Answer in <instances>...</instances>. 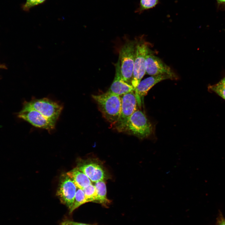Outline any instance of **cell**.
Returning a JSON list of instances; mask_svg holds the SVG:
<instances>
[{"mask_svg": "<svg viewBox=\"0 0 225 225\" xmlns=\"http://www.w3.org/2000/svg\"><path fill=\"white\" fill-rule=\"evenodd\" d=\"M97 193L96 202L106 206L110 203V201L107 197V189L106 184L103 181L95 182L94 185Z\"/></svg>", "mask_w": 225, "mask_h": 225, "instance_id": "obj_14", "label": "cell"}, {"mask_svg": "<svg viewBox=\"0 0 225 225\" xmlns=\"http://www.w3.org/2000/svg\"><path fill=\"white\" fill-rule=\"evenodd\" d=\"M135 52V41H128L122 47L118 59L122 78L124 82L131 85L133 76Z\"/></svg>", "mask_w": 225, "mask_h": 225, "instance_id": "obj_3", "label": "cell"}, {"mask_svg": "<svg viewBox=\"0 0 225 225\" xmlns=\"http://www.w3.org/2000/svg\"><path fill=\"white\" fill-rule=\"evenodd\" d=\"M167 79H173L169 75H160L151 76L141 81L134 91L138 105H141V98L146 95L152 87L159 82Z\"/></svg>", "mask_w": 225, "mask_h": 225, "instance_id": "obj_11", "label": "cell"}, {"mask_svg": "<svg viewBox=\"0 0 225 225\" xmlns=\"http://www.w3.org/2000/svg\"><path fill=\"white\" fill-rule=\"evenodd\" d=\"M135 42V52L132 85L134 90L146 73V57L150 50L143 39H137Z\"/></svg>", "mask_w": 225, "mask_h": 225, "instance_id": "obj_4", "label": "cell"}, {"mask_svg": "<svg viewBox=\"0 0 225 225\" xmlns=\"http://www.w3.org/2000/svg\"><path fill=\"white\" fill-rule=\"evenodd\" d=\"M115 74L114 79L108 91L113 94L120 96L134 91L132 85L124 82L122 78L119 60L116 64Z\"/></svg>", "mask_w": 225, "mask_h": 225, "instance_id": "obj_12", "label": "cell"}, {"mask_svg": "<svg viewBox=\"0 0 225 225\" xmlns=\"http://www.w3.org/2000/svg\"><path fill=\"white\" fill-rule=\"evenodd\" d=\"M25 104L38 111L49 120L56 122L63 107L47 98L33 99Z\"/></svg>", "mask_w": 225, "mask_h": 225, "instance_id": "obj_5", "label": "cell"}, {"mask_svg": "<svg viewBox=\"0 0 225 225\" xmlns=\"http://www.w3.org/2000/svg\"><path fill=\"white\" fill-rule=\"evenodd\" d=\"M121 107L119 118L112 126L118 131L122 132L128 121L137 110L138 103L134 91L122 96Z\"/></svg>", "mask_w": 225, "mask_h": 225, "instance_id": "obj_6", "label": "cell"}, {"mask_svg": "<svg viewBox=\"0 0 225 225\" xmlns=\"http://www.w3.org/2000/svg\"><path fill=\"white\" fill-rule=\"evenodd\" d=\"M218 82L225 87V77L221 79Z\"/></svg>", "mask_w": 225, "mask_h": 225, "instance_id": "obj_22", "label": "cell"}, {"mask_svg": "<svg viewBox=\"0 0 225 225\" xmlns=\"http://www.w3.org/2000/svg\"><path fill=\"white\" fill-rule=\"evenodd\" d=\"M39 0H26L25 3L22 5L23 10L28 11L33 7L38 5Z\"/></svg>", "mask_w": 225, "mask_h": 225, "instance_id": "obj_19", "label": "cell"}, {"mask_svg": "<svg viewBox=\"0 0 225 225\" xmlns=\"http://www.w3.org/2000/svg\"><path fill=\"white\" fill-rule=\"evenodd\" d=\"M218 4H225V0H216Z\"/></svg>", "mask_w": 225, "mask_h": 225, "instance_id": "obj_23", "label": "cell"}, {"mask_svg": "<svg viewBox=\"0 0 225 225\" xmlns=\"http://www.w3.org/2000/svg\"><path fill=\"white\" fill-rule=\"evenodd\" d=\"M93 182L103 181L106 178L105 172L99 163L92 161H85L78 163L77 167Z\"/></svg>", "mask_w": 225, "mask_h": 225, "instance_id": "obj_10", "label": "cell"}, {"mask_svg": "<svg viewBox=\"0 0 225 225\" xmlns=\"http://www.w3.org/2000/svg\"><path fill=\"white\" fill-rule=\"evenodd\" d=\"M153 130L152 124L146 115L137 110L130 118L122 132L142 139L149 137Z\"/></svg>", "mask_w": 225, "mask_h": 225, "instance_id": "obj_2", "label": "cell"}, {"mask_svg": "<svg viewBox=\"0 0 225 225\" xmlns=\"http://www.w3.org/2000/svg\"><path fill=\"white\" fill-rule=\"evenodd\" d=\"M218 225H225V219L222 218H220L218 220Z\"/></svg>", "mask_w": 225, "mask_h": 225, "instance_id": "obj_21", "label": "cell"}, {"mask_svg": "<svg viewBox=\"0 0 225 225\" xmlns=\"http://www.w3.org/2000/svg\"><path fill=\"white\" fill-rule=\"evenodd\" d=\"M210 92H215L225 100V87L218 82L208 87Z\"/></svg>", "mask_w": 225, "mask_h": 225, "instance_id": "obj_18", "label": "cell"}, {"mask_svg": "<svg viewBox=\"0 0 225 225\" xmlns=\"http://www.w3.org/2000/svg\"><path fill=\"white\" fill-rule=\"evenodd\" d=\"M66 174L73 181L78 188L82 189L92 184V181L88 177L77 168Z\"/></svg>", "mask_w": 225, "mask_h": 225, "instance_id": "obj_13", "label": "cell"}, {"mask_svg": "<svg viewBox=\"0 0 225 225\" xmlns=\"http://www.w3.org/2000/svg\"><path fill=\"white\" fill-rule=\"evenodd\" d=\"M77 188L73 181L66 173L62 176L57 194L61 202L69 210L73 204Z\"/></svg>", "mask_w": 225, "mask_h": 225, "instance_id": "obj_9", "label": "cell"}, {"mask_svg": "<svg viewBox=\"0 0 225 225\" xmlns=\"http://www.w3.org/2000/svg\"><path fill=\"white\" fill-rule=\"evenodd\" d=\"M61 225H71V224L69 223L67 221H65L62 222L61 224Z\"/></svg>", "mask_w": 225, "mask_h": 225, "instance_id": "obj_24", "label": "cell"}, {"mask_svg": "<svg viewBox=\"0 0 225 225\" xmlns=\"http://www.w3.org/2000/svg\"><path fill=\"white\" fill-rule=\"evenodd\" d=\"M146 73L151 76L166 75L173 79L177 77L171 68L160 58L152 54L150 49L146 57Z\"/></svg>", "mask_w": 225, "mask_h": 225, "instance_id": "obj_8", "label": "cell"}, {"mask_svg": "<svg viewBox=\"0 0 225 225\" xmlns=\"http://www.w3.org/2000/svg\"><path fill=\"white\" fill-rule=\"evenodd\" d=\"M87 202L83 191L82 189L78 188L76 192L73 204L69 210V213H72L80 206Z\"/></svg>", "mask_w": 225, "mask_h": 225, "instance_id": "obj_15", "label": "cell"}, {"mask_svg": "<svg viewBox=\"0 0 225 225\" xmlns=\"http://www.w3.org/2000/svg\"><path fill=\"white\" fill-rule=\"evenodd\" d=\"M85 194L87 202H96L97 200V193L94 185L91 184L82 189Z\"/></svg>", "mask_w": 225, "mask_h": 225, "instance_id": "obj_17", "label": "cell"}, {"mask_svg": "<svg viewBox=\"0 0 225 225\" xmlns=\"http://www.w3.org/2000/svg\"><path fill=\"white\" fill-rule=\"evenodd\" d=\"M92 97L97 103L103 117L112 125L118 120L121 111V98L107 91Z\"/></svg>", "mask_w": 225, "mask_h": 225, "instance_id": "obj_1", "label": "cell"}, {"mask_svg": "<svg viewBox=\"0 0 225 225\" xmlns=\"http://www.w3.org/2000/svg\"><path fill=\"white\" fill-rule=\"evenodd\" d=\"M18 117L37 128L50 131L55 127L56 122L48 119L41 113L24 104Z\"/></svg>", "mask_w": 225, "mask_h": 225, "instance_id": "obj_7", "label": "cell"}, {"mask_svg": "<svg viewBox=\"0 0 225 225\" xmlns=\"http://www.w3.org/2000/svg\"><path fill=\"white\" fill-rule=\"evenodd\" d=\"M159 0H140L138 7L135 12L141 14L144 11L155 7L159 3Z\"/></svg>", "mask_w": 225, "mask_h": 225, "instance_id": "obj_16", "label": "cell"}, {"mask_svg": "<svg viewBox=\"0 0 225 225\" xmlns=\"http://www.w3.org/2000/svg\"><path fill=\"white\" fill-rule=\"evenodd\" d=\"M67 221L71 225H93L88 224L77 222L71 220H67Z\"/></svg>", "mask_w": 225, "mask_h": 225, "instance_id": "obj_20", "label": "cell"}]
</instances>
